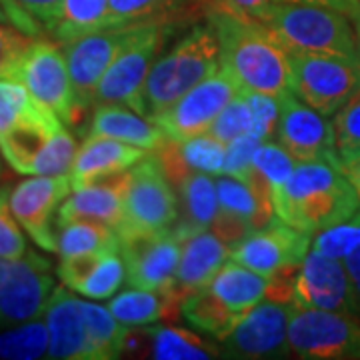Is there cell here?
<instances>
[{"mask_svg": "<svg viewBox=\"0 0 360 360\" xmlns=\"http://www.w3.org/2000/svg\"><path fill=\"white\" fill-rule=\"evenodd\" d=\"M354 28H356V40H359V56H360V16L354 20Z\"/></svg>", "mask_w": 360, "mask_h": 360, "instance_id": "6f0895ef", "label": "cell"}, {"mask_svg": "<svg viewBox=\"0 0 360 360\" xmlns=\"http://www.w3.org/2000/svg\"><path fill=\"white\" fill-rule=\"evenodd\" d=\"M274 210L290 226L316 234L352 219L359 198L338 160H304L274 193Z\"/></svg>", "mask_w": 360, "mask_h": 360, "instance_id": "7a4b0ae2", "label": "cell"}, {"mask_svg": "<svg viewBox=\"0 0 360 360\" xmlns=\"http://www.w3.org/2000/svg\"><path fill=\"white\" fill-rule=\"evenodd\" d=\"M56 252L60 258L120 250V238L112 226L92 220H56Z\"/></svg>", "mask_w": 360, "mask_h": 360, "instance_id": "f1b7e54d", "label": "cell"}, {"mask_svg": "<svg viewBox=\"0 0 360 360\" xmlns=\"http://www.w3.org/2000/svg\"><path fill=\"white\" fill-rule=\"evenodd\" d=\"M54 288L51 262L34 250L18 260L0 258V328L40 319Z\"/></svg>", "mask_w": 360, "mask_h": 360, "instance_id": "9c48e42d", "label": "cell"}, {"mask_svg": "<svg viewBox=\"0 0 360 360\" xmlns=\"http://www.w3.org/2000/svg\"><path fill=\"white\" fill-rule=\"evenodd\" d=\"M63 129H65V122L54 115L51 108H46L39 116L28 118L11 130L2 132L0 153L16 172L30 176V170L37 162V158L49 146L54 134Z\"/></svg>", "mask_w": 360, "mask_h": 360, "instance_id": "cb8c5ba5", "label": "cell"}, {"mask_svg": "<svg viewBox=\"0 0 360 360\" xmlns=\"http://www.w3.org/2000/svg\"><path fill=\"white\" fill-rule=\"evenodd\" d=\"M290 92L324 116H335L360 90V58L290 54Z\"/></svg>", "mask_w": 360, "mask_h": 360, "instance_id": "8992f818", "label": "cell"}, {"mask_svg": "<svg viewBox=\"0 0 360 360\" xmlns=\"http://www.w3.org/2000/svg\"><path fill=\"white\" fill-rule=\"evenodd\" d=\"M78 146L75 136L66 129L58 130L49 146L42 150V155L32 165L30 176H63L70 174L75 158H77Z\"/></svg>", "mask_w": 360, "mask_h": 360, "instance_id": "f35d334b", "label": "cell"}, {"mask_svg": "<svg viewBox=\"0 0 360 360\" xmlns=\"http://www.w3.org/2000/svg\"><path fill=\"white\" fill-rule=\"evenodd\" d=\"M296 165H298V160L284 148L281 142L266 141L260 144L257 156H255V172L270 184L272 200H274V193L278 188H283L284 182L292 176Z\"/></svg>", "mask_w": 360, "mask_h": 360, "instance_id": "74e56055", "label": "cell"}, {"mask_svg": "<svg viewBox=\"0 0 360 360\" xmlns=\"http://www.w3.org/2000/svg\"><path fill=\"white\" fill-rule=\"evenodd\" d=\"M180 142V150L184 155V160L194 172H208L220 176L224 170V156H226V144L214 139L210 132L186 139Z\"/></svg>", "mask_w": 360, "mask_h": 360, "instance_id": "ab89813d", "label": "cell"}, {"mask_svg": "<svg viewBox=\"0 0 360 360\" xmlns=\"http://www.w3.org/2000/svg\"><path fill=\"white\" fill-rule=\"evenodd\" d=\"M208 22L214 26L219 39L220 68L231 75L240 92L272 96L290 92V54L258 20L212 6Z\"/></svg>", "mask_w": 360, "mask_h": 360, "instance_id": "6da1fadb", "label": "cell"}, {"mask_svg": "<svg viewBox=\"0 0 360 360\" xmlns=\"http://www.w3.org/2000/svg\"><path fill=\"white\" fill-rule=\"evenodd\" d=\"M165 40V28L158 20H148L142 34L118 54L101 80L94 104H122L146 116L144 84L156 63L158 49Z\"/></svg>", "mask_w": 360, "mask_h": 360, "instance_id": "30bf717a", "label": "cell"}, {"mask_svg": "<svg viewBox=\"0 0 360 360\" xmlns=\"http://www.w3.org/2000/svg\"><path fill=\"white\" fill-rule=\"evenodd\" d=\"M148 153L150 150H144L129 142L89 134V139L80 144L72 170L68 174L72 182V191L84 188L106 176L136 167L142 158L148 156Z\"/></svg>", "mask_w": 360, "mask_h": 360, "instance_id": "7402d4cb", "label": "cell"}, {"mask_svg": "<svg viewBox=\"0 0 360 360\" xmlns=\"http://www.w3.org/2000/svg\"><path fill=\"white\" fill-rule=\"evenodd\" d=\"M108 26V0H65L63 16L51 37L56 42H68L80 34Z\"/></svg>", "mask_w": 360, "mask_h": 360, "instance_id": "d6a6232c", "label": "cell"}, {"mask_svg": "<svg viewBox=\"0 0 360 360\" xmlns=\"http://www.w3.org/2000/svg\"><path fill=\"white\" fill-rule=\"evenodd\" d=\"M217 191H219L220 210H226V212L250 220L255 231L270 224L264 217V212H262L258 194L255 193V188L248 182L232 179L229 174H220L217 179Z\"/></svg>", "mask_w": 360, "mask_h": 360, "instance_id": "d590c367", "label": "cell"}, {"mask_svg": "<svg viewBox=\"0 0 360 360\" xmlns=\"http://www.w3.org/2000/svg\"><path fill=\"white\" fill-rule=\"evenodd\" d=\"M345 266H347L348 278L352 284V292H354V300L360 312V245L345 258Z\"/></svg>", "mask_w": 360, "mask_h": 360, "instance_id": "11a10c76", "label": "cell"}, {"mask_svg": "<svg viewBox=\"0 0 360 360\" xmlns=\"http://www.w3.org/2000/svg\"><path fill=\"white\" fill-rule=\"evenodd\" d=\"M49 324L40 319L16 324L0 335V360H39L49 356Z\"/></svg>", "mask_w": 360, "mask_h": 360, "instance_id": "e575fe53", "label": "cell"}, {"mask_svg": "<svg viewBox=\"0 0 360 360\" xmlns=\"http://www.w3.org/2000/svg\"><path fill=\"white\" fill-rule=\"evenodd\" d=\"M276 2H292V4H314L326 6L338 13L347 14L350 20H356L360 16V0H276Z\"/></svg>", "mask_w": 360, "mask_h": 360, "instance_id": "db71d44e", "label": "cell"}, {"mask_svg": "<svg viewBox=\"0 0 360 360\" xmlns=\"http://www.w3.org/2000/svg\"><path fill=\"white\" fill-rule=\"evenodd\" d=\"M184 0H108V26L134 25L153 20Z\"/></svg>", "mask_w": 360, "mask_h": 360, "instance_id": "ee69618b", "label": "cell"}, {"mask_svg": "<svg viewBox=\"0 0 360 360\" xmlns=\"http://www.w3.org/2000/svg\"><path fill=\"white\" fill-rule=\"evenodd\" d=\"M28 252L20 222L11 208V188L0 191V258L18 260Z\"/></svg>", "mask_w": 360, "mask_h": 360, "instance_id": "7dc6e473", "label": "cell"}, {"mask_svg": "<svg viewBox=\"0 0 360 360\" xmlns=\"http://www.w3.org/2000/svg\"><path fill=\"white\" fill-rule=\"evenodd\" d=\"M312 236L276 217L234 246L231 258L269 278L286 266L302 264L310 252Z\"/></svg>", "mask_w": 360, "mask_h": 360, "instance_id": "2e32d148", "label": "cell"}, {"mask_svg": "<svg viewBox=\"0 0 360 360\" xmlns=\"http://www.w3.org/2000/svg\"><path fill=\"white\" fill-rule=\"evenodd\" d=\"M0 20H11V18L6 16V11H4V6H2V2H0Z\"/></svg>", "mask_w": 360, "mask_h": 360, "instance_id": "680465c9", "label": "cell"}, {"mask_svg": "<svg viewBox=\"0 0 360 360\" xmlns=\"http://www.w3.org/2000/svg\"><path fill=\"white\" fill-rule=\"evenodd\" d=\"M269 278L236 260H226L210 283V290L234 312L246 314L266 298Z\"/></svg>", "mask_w": 360, "mask_h": 360, "instance_id": "83f0119b", "label": "cell"}, {"mask_svg": "<svg viewBox=\"0 0 360 360\" xmlns=\"http://www.w3.org/2000/svg\"><path fill=\"white\" fill-rule=\"evenodd\" d=\"M182 316L202 335L224 340L245 314L231 310L208 286L182 300Z\"/></svg>", "mask_w": 360, "mask_h": 360, "instance_id": "f546056e", "label": "cell"}, {"mask_svg": "<svg viewBox=\"0 0 360 360\" xmlns=\"http://www.w3.org/2000/svg\"><path fill=\"white\" fill-rule=\"evenodd\" d=\"M208 132L224 144H229L246 132H252V110L243 92H238L231 103L226 104V108L220 112Z\"/></svg>", "mask_w": 360, "mask_h": 360, "instance_id": "7bdbcfd3", "label": "cell"}, {"mask_svg": "<svg viewBox=\"0 0 360 360\" xmlns=\"http://www.w3.org/2000/svg\"><path fill=\"white\" fill-rule=\"evenodd\" d=\"M232 248L212 231L194 234L184 240L176 276L167 292L176 300H184L188 295L210 286L217 272L226 260H231Z\"/></svg>", "mask_w": 360, "mask_h": 360, "instance_id": "ffe728a7", "label": "cell"}, {"mask_svg": "<svg viewBox=\"0 0 360 360\" xmlns=\"http://www.w3.org/2000/svg\"><path fill=\"white\" fill-rule=\"evenodd\" d=\"M11 22L30 37H51L63 16L65 0H0Z\"/></svg>", "mask_w": 360, "mask_h": 360, "instance_id": "836d02e7", "label": "cell"}, {"mask_svg": "<svg viewBox=\"0 0 360 360\" xmlns=\"http://www.w3.org/2000/svg\"><path fill=\"white\" fill-rule=\"evenodd\" d=\"M262 139L257 132H246L243 136L234 139L226 144V156H224V170L222 174H229L232 179L248 182L255 170V156L262 144Z\"/></svg>", "mask_w": 360, "mask_h": 360, "instance_id": "bcb514c9", "label": "cell"}, {"mask_svg": "<svg viewBox=\"0 0 360 360\" xmlns=\"http://www.w3.org/2000/svg\"><path fill=\"white\" fill-rule=\"evenodd\" d=\"M220 70L214 26L198 25L156 60L144 84L146 118L155 122L194 86Z\"/></svg>", "mask_w": 360, "mask_h": 360, "instance_id": "3957f363", "label": "cell"}, {"mask_svg": "<svg viewBox=\"0 0 360 360\" xmlns=\"http://www.w3.org/2000/svg\"><path fill=\"white\" fill-rule=\"evenodd\" d=\"M130 182V170L98 180L68 194L58 208L56 220H92L118 229L124 214V196Z\"/></svg>", "mask_w": 360, "mask_h": 360, "instance_id": "44dd1931", "label": "cell"}, {"mask_svg": "<svg viewBox=\"0 0 360 360\" xmlns=\"http://www.w3.org/2000/svg\"><path fill=\"white\" fill-rule=\"evenodd\" d=\"M360 245V214L356 212L354 217L347 222L335 224L330 229L319 231L312 236V250L322 252L326 257L345 258Z\"/></svg>", "mask_w": 360, "mask_h": 360, "instance_id": "b9f144b4", "label": "cell"}, {"mask_svg": "<svg viewBox=\"0 0 360 360\" xmlns=\"http://www.w3.org/2000/svg\"><path fill=\"white\" fill-rule=\"evenodd\" d=\"M295 304L307 309L359 314L345 260L330 258L310 248L295 284Z\"/></svg>", "mask_w": 360, "mask_h": 360, "instance_id": "ac0fdd59", "label": "cell"}, {"mask_svg": "<svg viewBox=\"0 0 360 360\" xmlns=\"http://www.w3.org/2000/svg\"><path fill=\"white\" fill-rule=\"evenodd\" d=\"M288 54H333V56H359L356 28L347 14L314 6L274 2L258 18Z\"/></svg>", "mask_w": 360, "mask_h": 360, "instance_id": "277c9868", "label": "cell"}, {"mask_svg": "<svg viewBox=\"0 0 360 360\" xmlns=\"http://www.w3.org/2000/svg\"><path fill=\"white\" fill-rule=\"evenodd\" d=\"M44 110L20 80H0V134Z\"/></svg>", "mask_w": 360, "mask_h": 360, "instance_id": "8d00e7d4", "label": "cell"}, {"mask_svg": "<svg viewBox=\"0 0 360 360\" xmlns=\"http://www.w3.org/2000/svg\"><path fill=\"white\" fill-rule=\"evenodd\" d=\"M18 80L66 127L77 124L80 110L60 42H52L42 37L34 40L18 70Z\"/></svg>", "mask_w": 360, "mask_h": 360, "instance_id": "8fae6325", "label": "cell"}, {"mask_svg": "<svg viewBox=\"0 0 360 360\" xmlns=\"http://www.w3.org/2000/svg\"><path fill=\"white\" fill-rule=\"evenodd\" d=\"M58 276L75 292L90 298H108L127 281V266L120 250H103L63 258Z\"/></svg>", "mask_w": 360, "mask_h": 360, "instance_id": "603a6c76", "label": "cell"}, {"mask_svg": "<svg viewBox=\"0 0 360 360\" xmlns=\"http://www.w3.org/2000/svg\"><path fill=\"white\" fill-rule=\"evenodd\" d=\"M276 0H214V8L258 20Z\"/></svg>", "mask_w": 360, "mask_h": 360, "instance_id": "f5cc1de1", "label": "cell"}, {"mask_svg": "<svg viewBox=\"0 0 360 360\" xmlns=\"http://www.w3.org/2000/svg\"><path fill=\"white\" fill-rule=\"evenodd\" d=\"M212 176L208 172H193L179 188V224H174V231L182 240L208 231L219 214V191Z\"/></svg>", "mask_w": 360, "mask_h": 360, "instance_id": "484cf974", "label": "cell"}, {"mask_svg": "<svg viewBox=\"0 0 360 360\" xmlns=\"http://www.w3.org/2000/svg\"><path fill=\"white\" fill-rule=\"evenodd\" d=\"M295 302H258L222 340L226 359H284L290 354L288 322Z\"/></svg>", "mask_w": 360, "mask_h": 360, "instance_id": "7c38bea8", "label": "cell"}, {"mask_svg": "<svg viewBox=\"0 0 360 360\" xmlns=\"http://www.w3.org/2000/svg\"><path fill=\"white\" fill-rule=\"evenodd\" d=\"M150 336V359L156 360H208L219 359L220 348L210 345L196 333L176 326H153L146 330Z\"/></svg>", "mask_w": 360, "mask_h": 360, "instance_id": "4dcf8cb0", "label": "cell"}, {"mask_svg": "<svg viewBox=\"0 0 360 360\" xmlns=\"http://www.w3.org/2000/svg\"><path fill=\"white\" fill-rule=\"evenodd\" d=\"M184 240L172 229L120 240L127 283L134 288L167 292L176 276Z\"/></svg>", "mask_w": 360, "mask_h": 360, "instance_id": "5bb4252c", "label": "cell"}, {"mask_svg": "<svg viewBox=\"0 0 360 360\" xmlns=\"http://www.w3.org/2000/svg\"><path fill=\"white\" fill-rule=\"evenodd\" d=\"M179 220V198L168 182L155 150L130 170L124 196V214L116 229L118 238L127 240L144 234L168 231Z\"/></svg>", "mask_w": 360, "mask_h": 360, "instance_id": "5b68a950", "label": "cell"}, {"mask_svg": "<svg viewBox=\"0 0 360 360\" xmlns=\"http://www.w3.org/2000/svg\"><path fill=\"white\" fill-rule=\"evenodd\" d=\"M300 264L286 266V269L274 272L269 276V286H266V300L274 302H295V284L298 276Z\"/></svg>", "mask_w": 360, "mask_h": 360, "instance_id": "816d5d0a", "label": "cell"}, {"mask_svg": "<svg viewBox=\"0 0 360 360\" xmlns=\"http://www.w3.org/2000/svg\"><path fill=\"white\" fill-rule=\"evenodd\" d=\"M89 134L129 142L150 153L167 141L158 124L122 104H96Z\"/></svg>", "mask_w": 360, "mask_h": 360, "instance_id": "d4e9b609", "label": "cell"}, {"mask_svg": "<svg viewBox=\"0 0 360 360\" xmlns=\"http://www.w3.org/2000/svg\"><path fill=\"white\" fill-rule=\"evenodd\" d=\"M210 229L220 240H224L231 248H234L238 243H243L248 234L255 232V226H252L250 220L243 219L238 214H232V212H226V210H219V214H217V219H214Z\"/></svg>", "mask_w": 360, "mask_h": 360, "instance_id": "f907efd6", "label": "cell"}, {"mask_svg": "<svg viewBox=\"0 0 360 360\" xmlns=\"http://www.w3.org/2000/svg\"><path fill=\"white\" fill-rule=\"evenodd\" d=\"M82 310L89 326L92 360H112L129 345V326L116 321L108 307L82 300Z\"/></svg>", "mask_w": 360, "mask_h": 360, "instance_id": "1f68e13d", "label": "cell"}, {"mask_svg": "<svg viewBox=\"0 0 360 360\" xmlns=\"http://www.w3.org/2000/svg\"><path fill=\"white\" fill-rule=\"evenodd\" d=\"M281 98V120L276 141L295 156L298 162L304 160H338L335 127L328 116L316 112L292 92Z\"/></svg>", "mask_w": 360, "mask_h": 360, "instance_id": "e0dca14e", "label": "cell"}, {"mask_svg": "<svg viewBox=\"0 0 360 360\" xmlns=\"http://www.w3.org/2000/svg\"><path fill=\"white\" fill-rule=\"evenodd\" d=\"M72 182L63 176H30L11 191V208L28 236L44 250L56 252V229L52 217L68 194Z\"/></svg>", "mask_w": 360, "mask_h": 360, "instance_id": "9a60e30c", "label": "cell"}, {"mask_svg": "<svg viewBox=\"0 0 360 360\" xmlns=\"http://www.w3.org/2000/svg\"><path fill=\"white\" fill-rule=\"evenodd\" d=\"M155 155L162 170H165V174H167L168 182L179 193V188L184 184V180L194 172L193 168L188 167V162L184 160V155L180 150V142L174 141V139H167L156 148Z\"/></svg>", "mask_w": 360, "mask_h": 360, "instance_id": "681fc988", "label": "cell"}, {"mask_svg": "<svg viewBox=\"0 0 360 360\" xmlns=\"http://www.w3.org/2000/svg\"><path fill=\"white\" fill-rule=\"evenodd\" d=\"M333 127L340 158L360 153V90L333 116Z\"/></svg>", "mask_w": 360, "mask_h": 360, "instance_id": "f6af8a7d", "label": "cell"}, {"mask_svg": "<svg viewBox=\"0 0 360 360\" xmlns=\"http://www.w3.org/2000/svg\"><path fill=\"white\" fill-rule=\"evenodd\" d=\"M340 168H342L345 176H347L348 182L352 184L354 193H356V198H359V214H360V153L340 158Z\"/></svg>", "mask_w": 360, "mask_h": 360, "instance_id": "9f6ffc18", "label": "cell"}, {"mask_svg": "<svg viewBox=\"0 0 360 360\" xmlns=\"http://www.w3.org/2000/svg\"><path fill=\"white\" fill-rule=\"evenodd\" d=\"M44 316L51 335L49 359L92 360L82 300L72 295L68 286L54 288Z\"/></svg>", "mask_w": 360, "mask_h": 360, "instance_id": "d6986e66", "label": "cell"}, {"mask_svg": "<svg viewBox=\"0 0 360 360\" xmlns=\"http://www.w3.org/2000/svg\"><path fill=\"white\" fill-rule=\"evenodd\" d=\"M37 39L11 20H0V80H18L22 60Z\"/></svg>", "mask_w": 360, "mask_h": 360, "instance_id": "60d3db41", "label": "cell"}, {"mask_svg": "<svg viewBox=\"0 0 360 360\" xmlns=\"http://www.w3.org/2000/svg\"><path fill=\"white\" fill-rule=\"evenodd\" d=\"M146 25L148 20L134 25L106 26L60 44L68 63L80 115L86 112L94 104L96 89L106 70L118 58L120 52L141 37Z\"/></svg>", "mask_w": 360, "mask_h": 360, "instance_id": "52a82bcc", "label": "cell"}, {"mask_svg": "<svg viewBox=\"0 0 360 360\" xmlns=\"http://www.w3.org/2000/svg\"><path fill=\"white\" fill-rule=\"evenodd\" d=\"M252 110V132L262 141H274L281 120V98L262 92H243Z\"/></svg>", "mask_w": 360, "mask_h": 360, "instance_id": "c3c4849f", "label": "cell"}, {"mask_svg": "<svg viewBox=\"0 0 360 360\" xmlns=\"http://www.w3.org/2000/svg\"><path fill=\"white\" fill-rule=\"evenodd\" d=\"M108 309L115 314L116 321L127 326H148L158 321H176L182 316V302L170 292L160 290H144V288H129L116 295Z\"/></svg>", "mask_w": 360, "mask_h": 360, "instance_id": "4316f807", "label": "cell"}, {"mask_svg": "<svg viewBox=\"0 0 360 360\" xmlns=\"http://www.w3.org/2000/svg\"><path fill=\"white\" fill-rule=\"evenodd\" d=\"M290 354L307 360H360V322L352 314L295 304L288 322Z\"/></svg>", "mask_w": 360, "mask_h": 360, "instance_id": "ba28073f", "label": "cell"}, {"mask_svg": "<svg viewBox=\"0 0 360 360\" xmlns=\"http://www.w3.org/2000/svg\"><path fill=\"white\" fill-rule=\"evenodd\" d=\"M240 90L231 75L224 68H220L217 75L194 86L174 106H170L165 115L158 116L155 124L162 129L167 139L174 141H186L206 134L220 112L226 108V104Z\"/></svg>", "mask_w": 360, "mask_h": 360, "instance_id": "4fadbf2b", "label": "cell"}]
</instances>
